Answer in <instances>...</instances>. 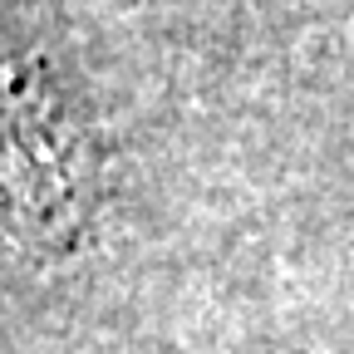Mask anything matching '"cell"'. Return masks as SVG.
<instances>
[{"label": "cell", "mask_w": 354, "mask_h": 354, "mask_svg": "<svg viewBox=\"0 0 354 354\" xmlns=\"http://www.w3.org/2000/svg\"><path fill=\"white\" fill-rule=\"evenodd\" d=\"M99 202V158L79 138L59 99L30 79L10 84L6 104V216L25 256L69 251Z\"/></svg>", "instance_id": "obj_1"}]
</instances>
